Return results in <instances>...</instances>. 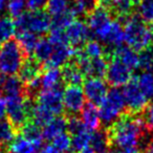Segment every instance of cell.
Masks as SVG:
<instances>
[{
	"label": "cell",
	"mask_w": 153,
	"mask_h": 153,
	"mask_svg": "<svg viewBox=\"0 0 153 153\" xmlns=\"http://www.w3.org/2000/svg\"><path fill=\"white\" fill-rule=\"evenodd\" d=\"M26 7V3L24 0H10L7 3V12L11 17L18 18L24 13V9Z\"/></svg>",
	"instance_id": "40"
},
{
	"label": "cell",
	"mask_w": 153,
	"mask_h": 153,
	"mask_svg": "<svg viewBox=\"0 0 153 153\" xmlns=\"http://www.w3.org/2000/svg\"><path fill=\"white\" fill-rule=\"evenodd\" d=\"M85 130L87 129H86L84 123L76 115H69L67 117V131L70 135L74 136Z\"/></svg>",
	"instance_id": "38"
},
{
	"label": "cell",
	"mask_w": 153,
	"mask_h": 153,
	"mask_svg": "<svg viewBox=\"0 0 153 153\" xmlns=\"http://www.w3.org/2000/svg\"><path fill=\"white\" fill-rule=\"evenodd\" d=\"M99 4H100L99 0H72L70 10L76 17L78 16L87 17Z\"/></svg>",
	"instance_id": "27"
},
{
	"label": "cell",
	"mask_w": 153,
	"mask_h": 153,
	"mask_svg": "<svg viewBox=\"0 0 153 153\" xmlns=\"http://www.w3.org/2000/svg\"><path fill=\"white\" fill-rule=\"evenodd\" d=\"M7 3H9V0H0V13H2L7 9Z\"/></svg>",
	"instance_id": "45"
},
{
	"label": "cell",
	"mask_w": 153,
	"mask_h": 153,
	"mask_svg": "<svg viewBox=\"0 0 153 153\" xmlns=\"http://www.w3.org/2000/svg\"><path fill=\"white\" fill-rule=\"evenodd\" d=\"M62 82H63L62 70L59 68H46V70L41 74L42 90L61 87Z\"/></svg>",
	"instance_id": "21"
},
{
	"label": "cell",
	"mask_w": 153,
	"mask_h": 153,
	"mask_svg": "<svg viewBox=\"0 0 153 153\" xmlns=\"http://www.w3.org/2000/svg\"><path fill=\"white\" fill-rule=\"evenodd\" d=\"M63 94L62 86L53 89L42 90L37 98V102L49 109L55 115H60L64 110Z\"/></svg>",
	"instance_id": "12"
},
{
	"label": "cell",
	"mask_w": 153,
	"mask_h": 153,
	"mask_svg": "<svg viewBox=\"0 0 153 153\" xmlns=\"http://www.w3.org/2000/svg\"><path fill=\"white\" fill-rule=\"evenodd\" d=\"M85 94L80 86H67L64 89V109L69 115H76L85 106Z\"/></svg>",
	"instance_id": "11"
},
{
	"label": "cell",
	"mask_w": 153,
	"mask_h": 153,
	"mask_svg": "<svg viewBox=\"0 0 153 153\" xmlns=\"http://www.w3.org/2000/svg\"><path fill=\"white\" fill-rule=\"evenodd\" d=\"M67 130V117L63 115H57L47 125L44 126L43 138L46 140H53L58 135L64 133Z\"/></svg>",
	"instance_id": "18"
},
{
	"label": "cell",
	"mask_w": 153,
	"mask_h": 153,
	"mask_svg": "<svg viewBox=\"0 0 153 153\" xmlns=\"http://www.w3.org/2000/svg\"><path fill=\"white\" fill-rule=\"evenodd\" d=\"M126 107L129 113L140 114L148 105V99L140 90L137 83V78H133L123 89Z\"/></svg>",
	"instance_id": "6"
},
{
	"label": "cell",
	"mask_w": 153,
	"mask_h": 153,
	"mask_svg": "<svg viewBox=\"0 0 153 153\" xmlns=\"http://www.w3.org/2000/svg\"><path fill=\"white\" fill-rule=\"evenodd\" d=\"M51 18L47 12L30 11L24 12L15 19L17 32H30L35 35H44L51 30Z\"/></svg>",
	"instance_id": "5"
},
{
	"label": "cell",
	"mask_w": 153,
	"mask_h": 153,
	"mask_svg": "<svg viewBox=\"0 0 153 153\" xmlns=\"http://www.w3.org/2000/svg\"><path fill=\"white\" fill-rule=\"evenodd\" d=\"M137 15L144 21L153 23V0H142L137 5Z\"/></svg>",
	"instance_id": "37"
},
{
	"label": "cell",
	"mask_w": 153,
	"mask_h": 153,
	"mask_svg": "<svg viewBox=\"0 0 153 153\" xmlns=\"http://www.w3.org/2000/svg\"><path fill=\"white\" fill-rule=\"evenodd\" d=\"M65 153H74V152H70V151H68V152H65Z\"/></svg>",
	"instance_id": "52"
},
{
	"label": "cell",
	"mask_w": 153,
	"mask_h": 153,
	"mask_svg": "<svg viewBox=\"0 0 153 153\" xmlns=\"http://www.w3.org/2000/svg\"><path fill=\"white\" fill-rule=\"evenodd\" d=\"M26 57L27 56L17 40L11 39L7 41L0 45V71L4 76L19 74Z\"/></svg>",
	"instance_id": "2"
},
{
	"label": "cell",
	"mask_w": 153,
	"mask_h": 153,
	"mask_svg": "<svg viewBox=\"0 0 153 153\" xmlns=\"http://www.w3.org/2000/svg\"><path fill=\"white\" fill-rule=\"evenodd\" d=\"M149 32H150V45L149 46L153 47V23L149 24Z\"/></svg>",
	"instance_id": "46"
},
{
	"label": "cell",
	"mask_w": 153,
	"mask_h": 153,
	"mask_svg": "<svg viewBox=\"0 0 153 153\" xmlns=\"http://www.w3.org/2000/svg\"><path fill=\"white\" fill-rule=\"evenodd\" d=\"M16 25L11 17L0 16V45L11 40L15 34Z\"/></svg>",
	"instance_id": "31"
},
{
	"label": "cell",
	"mask_w": 153,
	"mask_h": 153,
	"mask_svg": "<svg viewBox=\"0 0 153 153\" xmlns=\"http://www.w3.org/2000/svg\"><path fill=\"white\" fill-rule=\"evenodd\" d=\"M79 153H96V152H94V150L91 148V147H90V146H87L86 148H84L83 150L80 151Z\"/></svg>",
	"instance_id": "48"
},
{
	"label": "cell",
	"mask_w": 153,
	"mask_h": 153,
	"mask_svg": "<svg viewBox=\"0 0 153 153\" xmlns=\"http://www.w3.org/2000/svg\"><path fill=\"white\" fill-rule=\"evenodd\" d=\"M145 153H153V142H151L150 144L145 148Z\"/></svg>",
	"instance_id": "49"
},
{
	"label": "cell",
	"mask_w": 153,
	"mask_h": 153,
	"mask_svg": "<svg viewBox=\"0 0 153 153\" xmlns=\"http://www.w3.org/2000/svg\"><path fill=\"white\" fill-rule=\"evenodd\" d=\"M107 82L113 87H121L125 86L131 81L132 69L122 63L120 60L112 58L109 61L108 68L106 72Z\"/></svg>",
	"instance_id": "9"
},
{
	"label": "cell",
	"mask_w": 153,
	"mask_h": 153,
	"mask_svg": "<svg viewBox=\"0 0 153 153\" xmlns=\"http://www.w3.org/2000/svg\"><path fill=\"white\" fill-rule=\"evenodd\" d=\"M137 83L146 98L153 100V74L150 72H143L137 76Z\"/></svg>",
	"instance_id": "33"
},
{
	"label": "cell",
	"mask_w": 153,
	"mask_h": 153,
	"mask_svg": "<svg viewBox=\"0 0 153 153\" xmlns=\"http://www.w3.org/2000/svg\"><path fill=\"white\" fill-rule=\"evenodd\" d=\"M0 153H5V151H3V150H2V149L0 148Z\"/></svg>",
	"instance_id": "51"
},
{
	"label": "cell",
	"mask_w": 153,
	"mask_h": 153,
	"mask_svg": "<svg viewBox=\"0 0 153 153\" xmlns=\"http://www.w3.org/2000/svg\"><path fill=\"white\" fill-rule=\"evenodd\" d=\"M74 14L70 10V7L67 11L63 12L61 14H58L56 16H53L51 22V30H65L67 26L74 20Z\"/></svg>",
	"instance_id": "29"
},
{
	"label": "cell",
	"mask_w": 153,
	"mask_h": 153,
	"mask_svg": "<svg viewBox=\"0 0 153 153\" xmlns=\"http://www.w3.org/2000/svg\"><path fill=\"white\" fill-rule=\"evenodd\" d=\"M113 12L110 7L99 4L89 15L86 17V23L90 28L92 35L98 37L104 30H106L112 20Z\"/></svg>",
	"instance_id": "8"
},
{
	"label": "cell",
	"mask_w": 153,
	"mask_h": 153,
	"mask_svg": "<svg viewBox=\"0 0 153 153\" xmlns=\"http://www.w3.org/2000/svg\"><path fill=\"white\" fill-rule=\"evenodd\" d=\"M138 68L149 72L153 69V47L148 46L138 53Z\"/></svg>",
	"instance_id": "35"
},
{
	"label": "cell",
	"mask_w": 153,
	"mask_h": 153,
	"mask_svg": "<svg viewBox=\"0 0 153 153\" xmlns=\"http://www.w3.org/2000/svg\"><path fill=\"white\" fill-rule=\"evenodd\" d=\"M17 41L27 57L34 55V51L38 44V36L30 32H17Z\"/></svg>",
	"instance_id": "26"
},
{
	"label": "cell",
	"mask_w": 153,
	"mask_h": 153,
	"mask_svg": "<svg viewBox=\"0 0 153 153\" xmlns=\"http://www.w3.org/2000/svg\"><path fill=\"white\" fill-rule=\"evenodd\" d=\"M40 147L39 145L25 140L21 135H17L10 144L7 151L10 153H38L37 151Z\"/></svg>",
	"instance_id": "23"
},
{
	"label": "cell",
	"mask_w": 153,
	"mask_h": 153,
	"mask_svg": "<svg viewBox=\"0 0 153 153\" xmlns=\"http://www.w3.org/2000/svg\"><path fill=\"white\" fill-rule=\"evenodd\" d=\"M83 91L89 103L100 106L108 94V86L103 79L88 78L83 83Z\"/></svg>",
	"instance_id": "10"
},
{
	"label": "cell",
	"mask_w": 153,
	"mask_h": 153,
	"mask_svg": "<svg viewBox=\"0 0 153 153\" xmlns=\"http://www.w3.org/2000/svg\"><path fill=\"white\" fill-rule=\"evenodd\" d=\"M65 35L69 45L74 49L82 48L92 37L87 23L81 19H74L65 30Z\"/></svg>",
	"instance_id": "7"
},
{
	"label": "cell",
	"mask_w": 153,
	"mask_h": 153,
	"mask_svg": "<svg viewBox=\"0 0 153 153\" xmlns=\"http://www.w3.org/2000/svg\"><path fill=\"white\" fill-rule=\"evenodd\" d=\"M76 49L69 44H58L53 45V51L48 61L45 63L46 68H59L63 67L68 63L70 58H74Z\"/></svg>",
	"instance_id": "13"
},
{
	"label": "cell",
	"mask_w": 153,
	"mask_h": 153,
	"mask_svg": "<svg viewBox=\"0 0 153 153\" xmlns=\"http://www.w3.org/2000/svg\"><path fill=\"white\" fill-rule=\"evenodd\" d=\"M140 117H143L147 127L152 131L153 130V102L147 105L145 110L140 113Z\"/></svg>",
	"instance_id": "41"
},
{
	"label": "cell",
	"mask_w": 153,
	"mask_h": 153,
	"mask_svg": "<svg viewBox=\"0 0 153 153\" xmlns=\"http://www.w3.org/2000/svg\"><path fill=\"white\" fill-rule=\"evenodd\" d=\"M99 3L102 5H106V7H110L112 4V0H99Z\"/></svg>",
	"instance_id": "47"
},
{
	"label": "cell",
	"mask_w": 153,
	"mask_h": 153,
	"mask_svg": "<svg viewBox=\"0 0 153 153\" xmlns=\"http://www.w3.org/2000/svg\"><path fill=\"white\" fill-rule=\"evenodd\" d=\"M89 146L96 153H105L111 148L109 136L106 130H97L91 133Z\"/></svg>",
	"instance_id": "22"
},
{
	"label": "cell",
	"mask_w": 153,
	"mask_h": 153,
	"mask_svg": "<svg viewBox=\"0 0 153 153\" xmlns=\"http://www.w3.org/2000/svg\"><path fill=\"white\" fill-rule=\"evenodd\" d=\"M1 94L5 99L15 97H26L25 85L17 76H5L0 80Z\"/></svg>",
	"instance_id": "14"
},
{
	"label": "cell",
	"mask_w": 153,
	"mask_h": 153,
	"mask_svg": "<svg viewBox=\"0 0 153 153\" xmlns=\"http://www.w3.org/2000/svg\"><path fill=\"white\" fill-rule=\"evenodd\" d=\"M112 58L120 60L130 69L138 68V53L128 45H121L113 49Z\"/></svg>",
	"instance_id": "17"
},
{
	"label": "cell",
	"mask_w": 153,
	"mask_h": 153,
	"mask_svg": "<svg viewBox=\"0 0 153 153\" xmlns=\"http://www.w3.org/2000/svg\"><path fill=\"white\" fill-rule=\"evenodd\" d=\"M81 120L85 125L86 129L94 132L99 130L101 125V117L99 108L91 103H87L81 111Z\"/></svg>",
	"instance_id": "16"
},
{
	"label": "cell",
	"mask_w": 153,
	"mask_h": 153,
	"mask_svg": "<svg viewBox=\"0 0 153 153\" xmlns=\"http://www.w3.org/2000/svg\"><path fill=\"white\" fill-rule=\"evenodd\" d=\"M126 101L123 90L119 87H113L107 94V97L99 106L101 122L110 126L122 114L126 112Z\"/></svg>",
	"instance_id": "4"
},
{
	"label": "cell",
	"mask_w": 153,
	"mask_h": 153,
	"mask_svg": "<svg viewBox=\"0 0 153 153\" xmlns=\"http://www.w3.org/2000/svg\"><path fill=\"white\" fill-rule=\"evenodd\" d=\"M43 64L40 63L36 58L28 57L24 61L21 69L19 71V78L24 85L30 82L36 80L37 78H40L42 74Z\"/></svg>",
	"instance_id": "15"
},
{
	"label": "cell",
	"mask_w": 153,
	"mask_h": 153,
	"mask_svg": "<svg viewBox=\"0 0 153 153\" xmlns=\"http://www.w3.org/2000/svg\"><path fill=\"white\" fill-rule=\"evenodd\" d=\"M20 135L25 140L34 143L36 145L41 146L43 140V132L40 129V126L36 125L33 122H27L25 125H23L19 130Z\"/></svg>",
	"instance_id": "25"
},
{
	"label": "cell",
	"mask_w": 153,
	"mask_h": 153,
	"mask_svg": "<svg viewBox=\"0 0 153 153\" xmlns=\"http://www.w3.org/2000/svg\"><path fill=\"white\" fill-rule=\"evenodd\" d=\"M47 1L48 0H26V7L30 11H40L46 7Z\"/></svg>",
	"instance_id": "42"
},
{
	"label": "cell",
	"mask_w": 153,
	"mask_h": 153,
	"mask_svg": "<svg viewBox=\"0 0 153 153\" xmlns=\"http://www.w3.org/2000/svg\"><path fill=\"white\" fill-rule=\"evenodd\" d=\"M91 131L89 130H85V131L81 132V133L76 134V135L72 136L71 138V148L74 152L79 153L81 150L89 146L90 144V138H91Z\"/></svg>",
	"instance_id": "34"
},
{
	"label": "cell",
	"mask_w": 153,
	"mask_h": 153,
	"mask_svg": "<svg viewBox=\"0 0 153 153\" xmlns=\"http://www.w3.org/2000/svg\"><path fill=\"white\" fill-rule=\"evenodd\" d=\"M42 153H61L53 145H46L43 147Z\"/></svg>",
	"instance_id": "44"
},
{
	"label": "cell",
	"mask_w": 153,
	"mask_h": 153,
	"mask_svg": "<svg viewBox=\"0 0 153 153\" xmlns=\"http://www.w3.org/2000/svg\"><path fill=\"white\" fill-rule=\"evenodd\" d=\"M82 51L86 56L90 59H97V58H103L106 56V47L96 40H89L83 47Z\"/></svg>",
	"instance_id": "32"
},
{
	"label": "cell",
	"mask_w": 153,
	"mask_h": 153,
	"mask_svg": "<svg viewBox=\"0 0 153 153\" xmlns=\"http://www.w3.org/2000/svg\"><path fill=\"white\" fill-rule=\"evenodd\" d=\"M18 131L9 120H0V147L10 145L17 136Z\"/></svg>",
	"instance_id": "30"
},
{
	"label": "cell",
	"mask_w": 153,
	"mask_h": 153,
	"mask_svg": "<svg viewBox=\"0 0 153 153\" xmlns=\"http://www.w3.org/2000/svg\"><path fill=\"white\" fill-rule=\"evenodd\" d=\"M124 24L125 41L128 46L136 51H140L150 45L149 25L145 23L137 14H131Z\"/></svg>",
	"instance_id": "3"
},
{
	"label": "cell",
	"mask_w": 153,
	"mask_h": 153,
	"mask_svg": "<svg viewBox=\"0 0 153 153\" xmlns=\"http://www.w3.org/2000/svg\"><path fill=\"white\" fill-rule=\"evenodd\" d=\"M53 145L60 151V152H68L71 148V137L69 133H64L58 135L53 140Z\"/></svg>",
	"instance_id": "39"
},
{
	"label": "cell",
	"mask_w": 153,
	"mask_h": 153,
	"mask_svg": "<svg viewBox=\"0 0 153 153\" xmlns=\"http://www.w3.org/2000/svg\"><path fill=\"white\" fill-rule=\"evenodd\" d=\"M132 5L131 0H112L111 10L113 12V15L117 17V20L121 23H125L132 13Z\"/></svg>",
	"instance_id": "24"
},
{
	"label": "cell",
	"mask_w": 153,
	"mask_h": 153,
	"mask_svg": "<svg viewBox=\"0 0 153 153\" xmlns=\"http://www.w3.org/2000/svg\"><path fill=\"white\" fill-rule=\"evenodd\" d=\"M30 122L40 126V127L41 126L44 127L45 125H47L55 117V114L49 109H47L45 106H43V105L39 104L38 102H36V103H33V106L30 108Z\"/></svg>",
	"instance_id": "20"
},
{
	"label": "cell",
	"mask_w": 153,
	"mask_h": 153,
	"mask_svg": "<svg viewBox=\"0 0 153 153\" xmlns=\"http://www.w3.org/2000/svg\"><path fill=\"white\" fill-rule=\"evenodd\" d=\"M111 147L145 149L150 144L151 130L140 114L125 112L106 129Z\"/></svg>",
	"instance_id": "1"
},
{
	"label": "cell",
	"mask_w": 153,
	"mask_h": 153,
	"mask_svg": "<svg viewBox=\"0 0 153 153\" xmlns=\"http://www.w3.org/2000/svg\"><path fill=\"white\" fill-rule=\"evenodd\" d=\"M131 2H132V5L134 7H137L138 4H140V2H142V0H131Z\"/></svg>",
	"instance_id": "50"
},
{
	"label": "cell",
	"mask_w": 153,
	"mask_h": 153,
	"mask_svg": "<svg viewBox=\"0 0 153 153\" xmlns=\"http://www.w3.org/2000/svg\"><path fill=\"white\" fill-rule=\"evenodd\" d=\"M7 99L3 96H0V120H2L5 117V114H7Z\"/></svg>",
	"instance_id": "43"
},
{
	"label": "cell",
	"mask_w": 153,
	"mask_h": 153,
	"mask_svg": "<svg viewBox=\"0 0 153 153\" xmlns=\"http://www.w3.org/2000/svg\"><path fill=\"white\" fill-rule=\"evenodd\" d=\"M84 74L80 70L74 61L68 62L62 67L63 82L68 86H80L84 83Z\"/></svg>",
	"instance_id": "19"
},
{
	"label": "cell",
	"mask_w": 153,
	"mask_h": 153,
	"mask_svg": "<svg viewBox=\"0 0 153 153\" xmlns=\"http://www.w3.org/2000/svg\"><path fill=\"white\" fill-rule=\"evenodd\" d=\"M53 51V44L48 38L39 39L38 44L34 51V58H36L40 63H46Z\"/></svg>",
	"instance_id": "28"
},
{
	"label": "cell",
	"mask_w": 153,
	"mask_h": 153,
	"mask_svg": "<svg viewBox=\"0 0 153 153\" xmlns=\"http://www.w3.org/2000/svg\"><path fill=\"white\" fill-rule=\"evenodd\" d=\"M72 0H48L46 4L47 13L53 16L67 11L71 5Z\"/></svg>",
	"instance_id": "36"
}]
</instances>
